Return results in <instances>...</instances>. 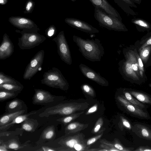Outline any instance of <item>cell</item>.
<instances>
[{
  "label": "cell",
  "mask_w": 151,
  "mask_h": 151,
  "mask_svg": "<svg viewBox=\"0 0 151 151\" xmlns=\"http://www.w3.org/2000/svg\"><path fill=\"white\" fill-rule=\"evenodd\" d=\"M5 143L9 149L17 150L21 147L19 143L14 139L9 140Z\"/></svg>",
  "instance_id": "30"
},
{
  "label": "cell",
  "mask_w": 151,
  "mask_h": 151,
  "mask_svg": "<svg viewBox=\"0 0 151 151\" xmlns=\"http://www.w3.org/2000/svg\"><path fill=\"white\" fill-rule=\"evenodd\" d=\"M103 124L104 120L103 118H99L96 121L92 133L95 134L98 132L103 126Z\"/></svg>",
  "instance_id": "31"
},
{
  "label": "cell",
  "mask_w": 151,
  "mask_h": 151,
  "mask_svg": "<svg viewBox=\"0 0 151 151\" xmlns=\"http://www.w3.org/2000/svg\"><path fill=\"white\" fill-rule=\"evenodd\" d=\"M38 125L37 121L28 118L21 124V128L24 130L30 132H34Z\"/></svg>",
  "instance_id": "18"
},
{
  "label": "cell",
  "mask_w": 151,
  "mask_h": 151,
  "mask_svg": "<svg viewBox=\"0 0 151 151\" xmlns=\"http://www.w3.org/2000/svg\"><path fill=\"white\" fill-rule=\"evenodd\" d=\"M94 7H99L107 14L121 21L122 18L116 9L108 2L107 0H89Z\"/></svg>",
  "instance_id": "13"
},
{
  "label": "cell",
  "mask_w": 151,
  "mask_h": 151,
  "mask_svg": "<svg viewBox=\"0 0 151 151\" xmlns=\"http://www.w3.org/2000/svg\"><path fill=\"white\" fill-rule=\"evenodd\" d=\"M80 71L86 78L102 86H109L108 81L101 76L99 73H97L87 65L81 63L79 65Z\"/></svg>",
  "instance_id": "10"
},
{
  "label": "cell",
  "mask_w": 151,
  "mask_h": 151,
  "mask_svg": "<svg viewBox=\"0 0 151 151\" xmlns=\"http://www.w3.org/2000/svg\"><path fill=\"white\" fill-rule=\"evenodd\" d=\"M24 88L23 85H19L12 84L4 83L0 84V90L12 92H19Z\"/></svg>",
  "instance_id": "20"
},
{
  "label": "cell",
  "mask_w": 151,
  "mask_h": 151,
  "mask_svg": "<svg viewBox=\"0 0 151 151\" xmlns=\"http://www.w3.org/2000/svg\"><path fill=\"white\" fill-rule=\"evenodd\" d=\"M26 112V109H24L15 112L4 114L0 117V127L7 124L17 116L24 114Z\"/></svg>",
  "instance_id": "17"
},
{
  "label": "cell",
  "mask_w": 151,
  "mask_h": 151,
  "mask_svg": "<svg viewBox=\"0 0 151 151\" xmlns=\"http://www.w3.org/2000/svg\"><path fill=\"white\" fill-rule=\"evenodd\" d=\"M85 135L82 133L77 132L65 134L60 138L58 144L60 147L58 151H88L90 147L86 144Z\"/></svg>",
  "instance_id": "3"
},
{
  "label": "cell",
  "mask_w": 151,
  "mask_h": 151,
  "mask_svg": "<svg viewBox=\"0 0 151 151\" xmlns=\"http://www.w3.org/2000/svg\"><path fill=\"white\" fill-rule=\"evenodd\" d=\"M99 147L105 149L107 151H120L114 147L102 143L100 145Z\"/></svg>",
  "instance_id": "35"
},
{
  "label": "cell",
  "mask_w": 151,
  "mask_h": 151,
  "mask_svg": "<svg viewBox=\"0 0 151 151\" xmlns=\"http://www.w3.org/2000/svg\"><path fill=\"white\" fill-rule=\"evenodd\" d=\"M0 151H8L9 149L8 148L5 143L1 142L0 140Z\"/></svg>",
  "instance_id": "40"
},
{
  "label": "cell",
  "mask_w": 151,
  "mask_h": 151,
  "mask_svg": "<svg viewBox=\"0 0 151 151\" xmlns=\"http://www.w3.org/2000/svg\"><path fill=\"white\" fill-rule=\"evenodd\" d=\"M88 151H107V150L99 147L97 148H89L88 150Z\"/></svg>",
  "instance_id": "43"
},
{
  "label": "cell",
  "mask_w": 151,
  "mask_h": 151,
  "mask_svg": "<svg viewBox=\"0 0 151 151\" xmlns=\"http://www.w3.org/2000/svg\"><path fill=\"white\" fill-rule=\"evenodd\" d=\"M52 41L57 45L58 52L61 60L68 65L72 64V57L69 46L63 31L61 32Z\"/></svg>",
  "instance_id": "8"
},
{
  "label": "cell",
  "mask_w": 151,
  "mask_h": 151,
  "mask_svg": "<svg viewBox=\"0 0 151 151\" xmlns=\"http://www.w3.org/2000/svg\"><path fill=\"white\" fill-rule=\"evenodd\" d=\"M39 151H58V148H55L47 146H42L39 150H37Z\"/></svg>",
  "instance_id": "38"
},
{
  "label": "cell",
  "mask_w": 151,
  "mask_h": 151,
  "mask_svg": "<svg viewBox=\"0 0 151 151\" xmlns=\"http://www.w3.org/2000/svg\"><path fill=\"white\" fill-rule=\"evenodd\" d=\"M147 45H151V39L149 40L147 42Z\"/></svg>",
  "instance_id": "49"
},
{
  "label": "cell",
  "mask_w": 151,
  "mask_h": 151,
  "mask_svg": "<svg viewBox=\"0 0 151 151\" xmlns=\"http://www.w3.org/2000/svg\"><path fill=\"white\" fill-rule=\"evenodd\" d=\"M120 121L124 127L130 129H131V126L129 122L123 117L120 116Z\"/></svg>",
  "instance_id": "36"
},
{
  "label": "cell",
  "mask_w": 151,
  "mask_h": 151,
  "mask_svg": "<svg viewBox=\"0 0 151 151\" xmlns=\"http://www.w3.org/2000/svg\"><path fill=\"white\" fill-rule=\"evenodd\" d=\"M8 83L19 85H22L20 82L12 77L0 72V84Z\"/></svg>",
  "instance_id": "25"
},
{
  "label": "cell",
  "mask_w": 151,
  "mask_h": 151,
  "mask_svg": "<svg viewBox=\"0 0 151 151\" xmlns=\"http://www.w3.org/2000/svg\"><path fill=\"white\" fill-rule=\"evenodd\" d=\"M81 88L83 91L86 94L92 97L95 96V91L87 83L83 84L81 86Z\"/></svg>",
  "instance_id": "29"
},
{
  "label": "cell",
  "mask_w": 151,
  "mask_h": 151,
  "mask_svg": "<svg viewBox=\"0 0 151 151\" xmlns=\"http://www.w3.org/2000/svg\"><path fill=\"white\" fill-rule=\"evenodd\" d=\"M138 127L140 135L145 139L151 140V130L149 128L141 125Z\"/></svg>",
  "instance_id": "28"
},
{
  "label": "cell",
  "mask_w": 151,
  "mask_h": 151,
  "mask_svg": "<svg viewBox=\"0 0 151 151\" xmlns=\"http://www.w3.org/2000/svg\"><path fill=\"white\" fill-rule=\"evenodd\" d=\"M83 113V111L79 113H74L58 119H57V121L61 122L65 125L78 118Z\"/></svg>",
  "instance_id": "22"
},
{
  "label": "cell",
  "mask_w": 151,
  "mask_h": 151,
  "mask_svg": "<svg viewBox=\"0 0 151 151\" xmlns=\"http://www.w3.org/2000/svg\"><path fill=\"white\" fill-rule=\"evenodd\" d=\"M135 150L140 151H151V149L147 147H141Z\"/></svg>",
  "instance_id": "44"
},
{
  "label": "cell",
  "mask_w": 151,
  "mask_h": 151,
  "mask_svg": "<svg viewBox=\"0 0 151 151\" xmlns=\"http://www.w3.org/2000/svg\"><path fill=\"white\" fill-rule=\"evenodd\" d=\"M100 142L101 143L104 144L114 147L120 151H127L130 150L129 149L125 148L119 142L117 139H114V142H109L106 139H101Z\"/></svg>",
  "instance_id": "23"
},
{
  "label": "cell",
  "mask_w": 151,
  "mask_h": 151,
  "mask_svg": "<svg viewBox=\"0 0 151 151\" xmlns=\"http://www.w3.org/2000/svg\"><path fill=\"white\" fill-rule=\"evenodd\" d=\"M103 132L100 134L96 135L92 137H91L87 140V145L89 146L93 144L96 142L98 140L101 138L103 135Z\"/></svg>",
  "instance_id": "34"
},
{
  "label": "cell",
  "mask_w": 151,
  "mask_h": 151,
  "mask_svg": "<svg viewBox=\"0 0 151 151\" xmlns=\"http://www.w3.org/2000/svg\"><path fill=\"white\" fill-rule=\"evenodd\" d=\"M123 93L124 96H122L134 105L141 109L145 107L144 104L141 103L137 99H136L133 97L129 93L124 91Z\"/></svg>",
  "instance_id": "26"
},
{
  "label": "cell",
  "mask_w": 151,
  "mask_h": 151,
  "mask_svg": "<svg viewBox=\"0 0 151 151\" xmlns=\"http://www.w3.org/2000/svg\"><path fill=\"white\" fill-rule=\"evenodd\" d=\"M24 102L21 100L15 99L7 103L6 107V113H11L24 109Z\"/></svg>",
  "instance_id": "14"
},
{
  "label": "cell",
  "mask_w": 151,
  "mask_h": 151,
  "mask_svg": "<svg viewBox=\"0 0 151 151\" xmlns=\"http://www.w3.org/2000/svg\"><path fill=\"white\" fill-rule=\"evenodd\" d=\"M4 2V1L3 0H0V3H3Z\"/></svg>",
  "instance_id": "50"
},
{
  "label": "cell",
  "mask_w": 151,
  "mask_h": 151,
  "mask_svg": "<svg viewBox=\"0 0 151 151\" xmlns=\"http://www.w3.org/2000/svg\"><path fill=\"white\" fill-rule=\"evenodd\" d=\"M129 58L131 59L132 60H129L130 62H131L132 64V68L134 71H136L138 70V64L137 63V62L135 60H133V59L132 57H131L129 55Z\"/></svg>",
  "instance_id": "37"
},
{
  "label": "cell",
  "mask_w": 151,
  "mask_h": 151,
  "mask_svg": "<svg viewBox=\"0 0 151 151\" xmlns=\"http://www.w3.org/2000/svg\"><path fill=\"white\" fill-rule=\"evenodd\" d=\"M55 30L53 29H49L47 33V36L49 38L52 36L54 35Z\"/></svg>",
  "instance_id": "42"
},
{
  "label": "cell",
  "mask_w": 151,
  "mask_h": 151,
  "mask_svg": "<svg viewBox=\"0 0 151 151\" xmlns=\"http://www.w3.org/2000/svg\"><path fill=\"white\" fill-rule=\"evenodd\" d=\"M47 106L39 115L41 117H48L50 116L58 115L63 116L76 113L78 111H83L88 108L89 104L86 102H60Z\"/></svg>",
  "instance_id": "2"
},
{
  "label": "cell",
  "mask_w": 151,
  "mask_h": 151,
  "mask_svg": "<svg viewBox=\"0 0 151 151\" xmlns=\"http://www.w3.org/2000/svg\"><path fill=\"white\" fill-rule=\"evenodd\" d=\"M37 111H32L28 114L20 115L15 118L11 122L4 125L0 127V131H5L15 124L22 123L25 120L29 117L30 116L35 114Z\"/></svg>",
  "instance_id": "16"
},
{
  "label": "cell",
  "mask_w": 151,
  "mask_h": 151,
  "mask_svg": "<svg viewBox=\"0 0 151 151\" xmlns=\"http://www.w3.org/2000/svg\"><path fill=\"white\" fill-rule=\"evenodd\" d=\"M129 93L139 101L144 103L151 104V98L147 95L134 91H130Z\"/></svg>",
  "instance_id": "24"
},
{
  "label": "cell",
  "mask_w": 151,
  "mask_h": 151,
  "mask_svg": "<svg viewBox=\"0 0 151 151\" xmlns=\"http://www.w3.org/2000/svg\"><path fill=\"white\" fill-rule=\"evenodd\" d=\"M134 1L136 3L139 4L141 2V0H132Z\"/></svg>",
  "instance_id": "48"
},
{
  "label": "cell",
  "mask_w": 151,
  "mask_h": 151,
  "mask_svg": "<svg viewBox=\"0 0 151 151\" xmlns=\"http://www.w3.org/2000/svg\"><path fill=\"white\" fill-rule=\"evenodd\" d=\"M41 83L50 87L67 90L69 87L68 83L60 70L56 67H53L44 73Z\"/></svg>",
  "instance_id": "4"
},
{
  "label": "cell",
  "mask_w": 151,
  "mask_h": 151,
  "mask_svg": "<svg viewBox=\"0 0 151 151\" xmlns=\"http://www.w3.org/2000/svg\"><path fill=\"white\" fill-rule=\"evenodd\" d=\"M138 62L139 66L140 68L141 69H143V65L141 58H138Z\"/></svg>",
  "instance_id": "45"
},
{
  "label": "cell",
  "mask_w": 151,
  "mask_h": 151,
  "mask_svg": "<svg viewBox=\"0 0 151 151\" xmlns=\"http://www.w3.org/2000/svg\"><path fill=\"white\" fill-rule=\"evenodd\" d=\"M115 3L121 6L123 4H125L132 7H137V6L131 0H114Z\"/></svg>",
  "instance_id": "33"
},
{
  "label": "cell",
  "mask_w": 151,
  "mask_h": 151,
  "mask_svg": "<svg viewBox=\"0 0 151 151\" xmlns=\"http://www.w3.org/2000/svg\"><path fill=\"white\" fill-rule=\"evenodd\" d=\"M44 56L43 50H41L36 53L26 68L23 75L24 79L30 80L36 74L42 65Z\"/></svg>",
  "instance_id": "9"
},
{
  "label": "cell",
  "mask_w": 151,
  "mask_h": 151,
  "mask_svg": "<svg viewBox=\"0 0 151 151\" xmlns=\"http://www.w3.org/2000/svg\"><path fill=\"white\" fill-rule=\"evenodd\" d=\"M94 7V17L100 26L109 30H125V27L121 21L107 14L101 9Z\"/></svg>",
  "instance_id": "5"
},
{
  "label": "cell",
  "mask_w": 151,
  "mask_h": 151,
  "mask_svg": "<svg viewBox=\"0 0 151 151\" xmlns=\"http://www.w3.org/2000/svg\"><path fill=\"white\" fill-rule=\"evenodd\" d=\"M73 40L78 47L79 51L86 59L92 62L100 61L104 54V51L99 39H85L74 35Z\"/></svg>",
  "instance_id": "1"
},
{
  "label": "cell",
  "mask_w": 151,
  "mask_h": 151,
  "mask_svg": "<svg viewBox=\"0 0 151 151\" xmlns=\"http://www.w3.org/2000/svg\"><path fill=\"white\" fill-rule=\"evenodd\" d=\"M14 51V46L9 36L4 34L0 47V60H4L10 57Z\"/></svg>",
  "instance_id": "12"
},
{
  "label": "cell",
  "mask_w": 151,
  "mask_h": 151,
  "mask_svg": "<svg viewBox=\"0 0 151 151\" xmlns=\"http://www.w3.org/2000/svg\"><path fill=\"white\" fill-rule=\"evenodd\" d=\"M55 136V129L53 125L50 126L46 128L43 131L41 138L45 140H50Z\"/></svg>",
  "instance_id": "21"
},
{
  "label": "cell",
  "mask_w": 151,
  "mask_h": 151,
  "mask_svg": "<svg viewBox=\"0 0 151 151\" xmlns=\"http://www.w3.org/2000/svg\"><path fill=\"white\" fill-rule=\"evenodd\" d=\"M98 107L97 104H95L88 109L86 113V115H88L95 112L97 110Z\"/></svg>",
  "instance_id": "39"
},
{
  "label": "cell",
  "mask_w": 151,
  "mask_h": 151,
  "mask_svg": "<svg viewBox=\"0 0 151 151\" xmlns=\"http://www.w3.org/2000/svg\"><path fill=\"white\" fill-rule=\"evenodd\" d=\"M132 20L133 23L141 27L147 28L150 27V25L148 23L142 19H136Z\"/></svg>",
  "instance_id": "32"
},
{
  "label": "cell",
  "mask_w": 151,
  "mask_h": 151,
  "mask_svg": "<svg viewBox=\"0 0 151 151\" xmlns=\"http://www.w3.org/2000/svg\"><path fill=\"white\" fill-rule=\"evenodd\" d=\"M65 22L72 27L85 32L93 34L99 32V30L96 28L87 23L77 19L67 18Z\"/></svg>",
  "instance_id": "11"
},
{
  "label": "cell",
  "mask_w": 151,
  "mask_h": 151,
  "mask_svg": "<svg viewBox=\"0 0 151 151\" xmlns=\"http://www.w3.org/2000/svg\"><path fill=\"white\" fill-rule=\"evenodd\" d=\"M89 125L88 124L81 123L76 122L69 124L65 129V134L79 132L87 128Z\"/></svg>",
  "instance_id": "15"
},
{
  "label": "cell",
  "mask_w": 151,
  "mask_h": 151,
  "mask_svg": "<svg viewBox=\"0 0 151 151\" xmlns=\"http://www.w3.org/2000/svg\"><path fill=\"white\" fill-rule=\"evenodd\" d=\"M19 93L0 90V101L3 102L9 99L14 98Z\"/></svg>",
  "instance_id": "27"
},
{
  "label": "cell",
  "mask_w": 151,
  "mask_h": 151,
  "mask_svg": "<svg viewBox=\"0 0 151 151\" xmlns=\"http://www.w3.org/2000/svg\"><path fill=\"white\" fill-rule=\"evenodd\" d=\"M149 54V51L147 50H145L142 53V55L144 57H146Z\"/></svg>",
  "instance_id": "46"
},
{
  "label": "cell",
  "mask_w": 151,
  "mask_h": 151,
  "mask_svg": "<svg viewBox=\"0 0 151 151\" xmlns=\"http://www.w3.org/2000/svg\"><path fill=\"white\" fill-rule=\"evenodd\" d=\"M32 3L31 2H29L26 6V9L27 11H29L32 6Z\"/></svg>",
  "instance_id": "47"
},
{
  "label": "cell",
  "mask_w": 151,
  "mask_h": 151,
  "mask_svg": "<svg viewBox=\"0 0 151 151\" xmlns=\"http://www.w3.org/2000/svg\"><path fill=\"white\" fill-rule=\"evenodd\" d=\"M124 107L129 112L134 115L143 118H146L147 116L146 113L131 103L126 105Z\"/></svg>",
  "instance_id": "19"
},
{
  "label": "cell",
  "mask_w": 151,
  "mask_h": 151,
  "mask_svg": "<svg viewBox=\"0 0 151 151\" xmlns=\"http://www.w3.org/2000/svg\"><path fill=\"white\" fill-rule=\"evenodd\" d=\"M32 97V103L35 105L50 106L62 101L65 96H56L51 94L48 91L35 88Z\"/></svg>",
  "instance_id": "6"
},
{
  "label": "cell",
  "mask_w": 151,
  "mask_h": 151,
  "mask_svg": "<svg viewBox=\"0 0 151 151\" xmlns=\"http://www.w3.org/2000/svg\"><path fill=\"white\" fill-rule=\"evenodd\" d=\"M18 22L20 24H25L28 22V21L24 18H21L19 20Z\"/></svg>",
  "instance_id": "41"
},
{
  "label": "cell",
  "mask_w": 151,
  "mask_h": 151,
  "mask_svg": "<svg viewBox=\"0 0 151 151\" xmlns=\"http://www.w3.org/2000/svg\"><path fill=\"white\" fill-rule=\"evenodd\" d=\"M46 39L44 36L34 33H23L18 38V45L21 50H28L39 45Z\"/></svg>",
  "instance_id": "7"
}]
</instances>
